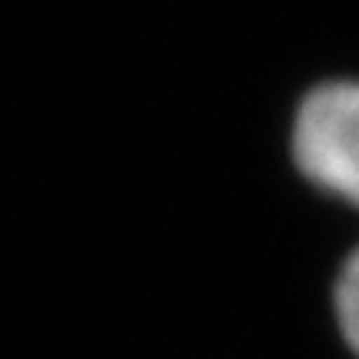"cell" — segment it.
I'll return each instance as SVG.
<instances>
[{"label":"cell","instance_id":"6da1fadb","mask_svg":"<svg viewBox=\"0 0 359 359\" xmlns=\"http://www.w3.org/2000/svg\"><path fill=\"white\" fill-rule=\"evenodd\" d=\"M290 150L316 190L359 206V80L309 90L293 114Z\"/></svg>","mask_w":359,"mask_h":359},{"label":"cell","instance_id":"7a4b0ae2","mask_svg":"<svg viewBox=\"0 0 359 359\" xmlns=\"http://www.w3.org/2000/svg\"><path fill=\"white\" fill-rule=\"evenodd\" d=\"M333 296H336V320H339L343 339L359 356V250H353L349 259L343 263Z\"/></svg>","mask_w":359,"mask_h":359}]
</instances>
